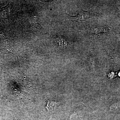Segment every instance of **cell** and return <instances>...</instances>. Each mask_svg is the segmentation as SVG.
<instances>
[{"label":"cell","instance_id":"6da1fadb","mask_svg":"<svg viewBox=\"0 0 120 120\" xmlns=\"http://www.w3.org/2000/svg\"><path fill=\"white\" fill-rule=\"evenodd\" d=\"M90 12L87 11H82L75 16H71L68 15V17L69 19L78 22L85 21L91 17Z\"/></svg>","mask_w":120,"mask_h":120},{"label":"cell","instance_id":"3957f363","mask_svg":"<svg viewBox=\"0 0 120 120\" xmlns=\"http://www.w3.org/2000/svg\"><path fill=\"white\" fill-rule=\"evenodd\" d=\"M56 43L61 48H66L68 45V42L67 39L64 37L59 36L55 38Z\"/></svg>","mask_w":120,"mask_h":120},{"label":"cell","instance_id":"277c9868","mask_svg":"<svg viewBox=\"0 0 120 120\" xmlns=\"http://www.w3.org/2000/svg\"><path fill=\"white\" fill-rule=\"evenodd\" d=\"M56 104L53 102L50 101L48 102L47 105V109H54L56 107Z\"/></svg>","mask_w":120,"mask_h":120},{"label":"cell","instance_id":"5b68a950","mask_svg":"<svg viewBox=\"0 0 120 120\" xmlns=\"http://www.w3.org/2000/svg\"><path fill=\"white\" fill-rule=\"evenodd\" d=\"M120 107V103H117L114 104L110 107V109L112 110H116L118 109Z\"/></svg>","mask_w":120,"mask_h":120},{"label":"cell","instance_id":"7a4b0ae2","mask_svg":"<svg viewBox=\"0 0 120 120\" xmlns=\"http://www.w3.org/2000/svg\"><path fill=\"white\" fill-rule=\"evenodd\" d=\"M109 28L102 26H94L91 27L90 31L91 34H101L107 33L109 31Z\"/></svg>","mask_w":120,"mask_h":120}]
</instances>
